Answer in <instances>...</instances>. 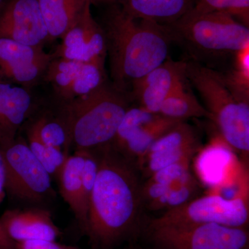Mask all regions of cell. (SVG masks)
Segmentation results:
<instances>
[{
	"instance_id": "22",
	"label": "cell",
	"mask_w": 249,
	"mask_h": 249,
	"mask_svg": "<svg viewBox=\"0 0 249 249\" xmlns=\"http://www.w3.org/2000/svg\"><path fill=\"white\" fill-rule=\"evenodd\" d=\"M52 59L37 62H19L0 67V83L24 86L34 84L45 74Z\"/></svg>"
},
{
	"instance_id": "25",
	"label": "cell",
	"mask_w": 249,
	"mask_h": 249,
	"mask_svg": "<svg viewBox=\"0 0 249 249\" xmlns=\"http://www.w3.org/2000/svg\"><path fill=\"white\" fill-rule=\"evenodd\" d=\"M83 62L54 58L49 62L45 74L63 97L79 72Z\"/></svg>"
},
{
	"instance_id": "18",
	"label": "cell",
	"mask_w": 249,
	"mask_h": 249,
	"mask_svg": "<svg viewBox=\"0 0 249 249\" xmlns=\"http://www.w3.org/2000/svg\"><path fill=\"white\" fill-rule=\"evenodd\" d=\"M90 0H37L49 39L62 38Z\"/></svg>"
},
{
	"instance_id": "21",
	"label": "cell",
	"mask_w": 249,
	"mask_h": 249,
	"mask_svg": "<svg viewBox=\"0 0 249 249\" xmlns=\"http://www.w3.org/2000/svg\"><path fill=\"white\" fill-rule=\"evenodd\" d=\"M53 55L44 52L42 47H31L9 38L0 37V67L24 62L51 60Z\"/></svg>"
},
{
	"instance_id": "4",
	"label": "cell",
	"mask_w": 249,
	"mask_h": 249,
	"mask_svg": "<svg viewBox=\"0 0 249 249\" xmlns=\"http://www.w3.org/2000/svg\"><path fill=\"white\" fill-rule=\"evenodd\" d=\"M119 91L105 84L92 93L68 101L62 120L77 150H92L112 142L129 109Z\"/></svg>"
},
{
	"instance_id": "8",
	"label": "cell",
	"mask_w": 249,
	"mask_h": 249,
	"mask_svg": "<svg viewBox=\"0 0 249 249\" xmlns=\"http://www.w3.org/2000/svg\"><path fill=\"white\" fill-rule=\"evenodd\" d=\"M0 148L6 172V193L30 202H40L52 193V176L37 160L27 142L16 138Z\"/></svg>"
},
{
	"instance_id": "14",
	"label": "cell",
	"mask_w": 249,
	"mask_h": 249,
	"mask_svg": "<svg viewBox=\"0 0 249 249\" xmlns=\"http://www.w3.org/2000/svg\"><path fill=\"white\" fill-rule=\"evenodd\" d=\"M32 99L27 89L0 83V147L14 142L30 112Z\"/></svg>"
},
{
	"instance_id": "27",
	"label": "cell",
	"mask_w": 249,
	"mask_h": 249,
	"mask_svg": "<svg viewBox=\"0 0 249 249\" xmlns=\"http://www.w3.org/2000/svg\"><path fill=\"white\" fill-rule=\"evenodd\" d=\"M193 7L201 11H220L231 15L248 27L249 0H193Z\"/></svg>"
},
{
	"instance_id": "11",
	"label": "cell",
	"mask_w": 249,
	"mask_h": 249,
	"mask_svg": "<svg viewBox=\"0 0 249 249\" xmlns=\"http://www.w3.org/2000/svg\"><path fill=\"white\" fill-rule=\"evenodd\" d=\"M201 146L196 129L181 121L152 144L139 169L150 177L168 165L191 160Z\"/></svg>"
},
{
	"instance_id": "12",
	"label": "cell",
	"mask_w": 249,
	"mask_h": 249,
	"mask_svg": "<svg viewBox=\"0 0 249 249\" xmlns=\"http://www.w3.org/2000/svg\"><path fill=\"white\" fill-rule=\"evenodd\" d=\"M186 62L166 60L132 83V93L140 107L159 114L165 99L185 85Z\"/></svg>"
},
{
	"instance_id": "6",
	"label": "cell",
	"mask_w": 249,
	"mask_h": 249,
	"mask_svg": "<svg viewBox=\"0 0 249 249\" xmlns=\"http://www.w3.org/2000/svg\"><path fill=\"white\" fill-rule=\"evenodd\" d=\"M248 191H241L228 199L211 194L193 199L151 219L147 229L179 227L197 224H217L236 228L248 227Z\"/></svg>"
},
{
	"instance_id": "30",
	"label": "cell",
	"mask_w": 249,
	"mask_h": 249,
	"mask_svg": "<svg viewBox=\"0 0 249 249\" xmlns=\"http://www.w3.org/2000/svg\"><path fill=\"white\" fill-rule=\"evenodd\" d=\"M0 249H17L16 243L6 233L0 224Z\"/></svg>"
},
{
	"instance_id": "20",
	"label": "cell",
	"mask_w": 249,
	"mask_h": 249,
	"mask_svg": "<svg viewBox=\"0 0 249 249\" xmlns=\"http://www.w3.org/2000/svg\"><path fill=\"white\" fill-rule=\"evenodd\" d=\"M104 62H83L64 98L67 101L89 94L105 85Z\"/></svg>"
},
{
	"instance_id": "31",
	"label": "cell",
	"mask_w": 249,
	"mask_h": 249,
	"mask_svg": "<svg viewBox=\"0 0 249 249\" xmlns=\"http://www.w3.org/2000/svg\"><path fill=\"white\" fill-rule=\"evenodd\" d=\"M4 0H0V9H1V8L2 7L3 4H4Z\"/></svg>"
},
{
	"instance_id": "1",
	"label": "cell",
	"mask_w": 249,
	"mask_h": 249,
	"mask_svg": "<svg viewBox=\"0 0 249 249\" xmlns=\"http://www.w3.org/2000/svg\"><path fill=\"white\" fill-rule=\"evenodd\" d=\"M98 149L97 176L83 229L94 247L110 249L138 230L142 184L137 166L110 143Z\"/></svg>"
},
{
	"instance_id": "7",
	"label": "cell",
	"mask_w": 249,
	"mask_h": 249,
	"mask_svg": "<svg viewBox=\"0 0 249 249\" xmlns=\"http://www.w3.org/2000/svg\"><path fill=\"white\" fill-rule=\"evenodd\" d=\"M157 249H249L247 228L217 224L147 229Z\"/></svg>"
},
{
	"instance_id": "13",
	"label": "cell",
	"mask_w": 249,
	"mask_h": 249,
	"mask_svg": "<svg viewBox=\"0 0 249 249\" xmlns=\"http://www.w3.org/2000/svg\"><path fill=\"white\" fill-rule=\"evenodd\" d=\"M0 224L15 243L37 240H56L61 235L47 210L32 208L8 210Z\"/></svg>"
},
{
	"instance_id": "3",
	"label": "cell",
	"mask_w": 249,
	"mask_h": 249,
	"mask_svg": "<svg viewBox=\"0 0 249 249\" xmlns=\"http://www.w3.org/2000/svg\"><path fill=\"white\" fill-rule=\"evenodd\" d=\"M186 76L200 95L225 142L248 158V91L238 89L227 77L196 61L186 62Z\"/></svg>"
},
{
	"instance_id": "15",
	"label": "cell",
	"mask_w": 249,
	"mask_h": 249,
	"mask_svg": "<svg viewBox=\"0 0 249 249\" xmlns=\"http://www.w3.org/2000/svg\"><path fill=\"white\" fill-rule=\"evenodd\" d=\"M179 122L157 114L152 120L129 134L119 146L114 147L139 169L152 144Z\"/></svg>"
},
{
	"instance_id": "17",
	"label": "cell",
	"mask_w": 249,
	"mask_h": 249,
	"mask_svg": "<svg viewBox=\"0 0 249 249\" xmlns=\"http://www.w3.org/2000/svg\"><path fill=\"white\" fill-rule=\"evenodd\" d=\"M88 150L68 156L58 174L60 194L84 229L88 211L82 199V175Z\"/></svg>"
},
{
	"instance_id": "19",
	"label": "cell",
	"mask_w": 249,
	"mask_h": 249,
	"mask_svg": "<svg viewBox=\"0 0 249 249\" xmlns=\"http://www.w3.org/2000/svg\"><path fill=\"white\" fill-rule=\"evenodd\" d=\"M160 115L174 120L186 121L192 118H207L211 115L194 94L186 89V84L170 95L160 107Z\"/></svg>"
},
{
	"instance_id": "26",
	"label": "cell",
	"mask_w": 249,
	"mask_h": 249,
	"mask_svg": "<svg viewBox=\"0 0 249 249\" xmlns=\"http://www.w3.org/2000/svg\"><path fill=\"white\" fill-rule=\"evenodd\" d=\"M198 190V183L191 174L170 188L169 191L154 205L152 210H169L182 206L195 199Z\"/></svg>"
},
{
	"instance_id": "16",
	"label": "cell",
	"mask_w": 249,
	"mask_h": 249,
	"mask_svg": "<svg viewBox=\"0 0 249 249\" xmlns=\"http://www.w3.org/2000/svg\"><path fill=\"white\" fill-rule=\"evenodd\" d=\"M121 10L135 19L168 26L183 17L193 7V0H121Z\"/></svg>"
},
{
	"instance_id": "24",
	"label": "cell",
	"mask_w": 249,
	"mask_h": 249,
	"mask_svg": "<svg viewBox=\"0 0 249 249\" xmlns=\"http://www.w3.org/2000/svg\"><path fill=\"white\" fill-rule=\"evenodd\" d=\"M27 137L31 151L49 175H58L69 156L67 152L46 145L31 127L28 130Z\"/></svg>"
},
{
	"instance_id": "23",
	"label": "cell",
	"mask_w": 249,
	"mask_h": 249,
	"mask_svg": "<svg viewBox=\"0 0 249 249\" xmlns=\"http://www.w3.org/2000/svg\"><path fill=\"white\" fill-rule=\"evenodd\" d=\"M31 128L49 146L67 152L66 149L71 144L68 129L63 120L43 117L34 123Z\"/></svg>"
},
{
	"instance_id": "32",
	"label": "cell",
	"mask_w": 249,
	"mask_h": 249,
	"mask_svg": "<svg viewBox=\"0 0 249 249\" xmlns=\"http://www.w3.org/2000/svg\"><path fill=\"white\" fill-rule=\"evenodd\" d=\"M127 249H145L141 248V247H129V248Z\"/></svg>"
},
{
	"instance_id": "29",
	"label": "cell",
	"mask_w": 249,
	"mask_h": 249,
	"mask_svg": "<svg viewBox=\"0 0 249 249\" xmlns=\"http://www.w3.org/2000/svg\"><path fill=\"white\" fill-rule=\"evenodd\" d=\"M5 186H6V172H5L2 152L0 148V204L4 200L5 196H6Z\"/></svg>"
},
{
	"instance_id": "9",
	"label": "cell",
	"mask_w": 249,
	"mask_h": 249,
	"mask_svg": "<svg viewBox=\"0 0 249 249\" xmlns=\"http://www.w3.org/2000/svg\"><path fill=\"white\" fill-rule=\"evenodd\" d=\"M0 37L42 47L49 39L37 0H8L0 9Z\"/></svg>"
},
{
	"instance_id": "28",
	"label": "cell",
	"mask_w": 249,
	"mask_h": 249,
	"mask_svg": "<svg viewBox=\"0 0 249 249\" xmlns=\"http://www.w3.org/2000/svg\"><path fill=\"white\" fill-rule=\"evenodd\" d=\"M17 249H83L72 246L62 245L56 241L37 240L16 243Z\"/></svg>"
},
{
	"instance_id": "5",
	"label": "cell",
	"mask_w": 249,
	"mask_h": 249,
	"mask_svg": "<svg viewBox=\"0 0 249 249\" xmlns=\"http://www.w3.org/2000/svg\"><path fill=\"white\" fill-rule=\"evenodd\" d=\"M166 27L172 41L181 42L195 52L221 55L237 53L249 47V27L225 12L192 8Z\"/></svg>"
},
{
	"instance_id": "2",
	"label": "cell",
	"mask_w": 249,
	"mask_h": 249,
	"mask_svg": "<svg viewBox=\"0 0 249 249\" xmlns=\"http://www.w3.org/2000/svg\"><path fill=\"white\" fill-rule=\"evenodd\" d=\"M103 30L111 78L119 91L168 58L172 39L166 26L135 19L116 9L108 18Z\"/></svg>"
},
{
	"instance_id": "10",
	"label": "cell",
	"mask_w": 249,
	"mask_h": 249,
	"mask_svg": "<svg viewBox=\"0 0 249 249\" xmlns=\"http://www.w3.org/2000/svg\"><path fill=\"white\" fill-rule=\"evenodd\" d=\"M62 40L54 58L79 62H104L107 54L106 35L93 19L90 1Z\"/></svg>"
}]
</instances>
